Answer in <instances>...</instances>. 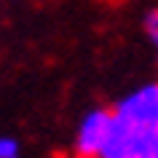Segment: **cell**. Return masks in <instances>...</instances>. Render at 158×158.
Wrapping results in <instances>:
<instances>
[{
    "label": "cell",
    "instance_id": "obj_1",
    "mask_svg": "<svg viewBox=\"0 0 158 158\" xmlns=\"http://www.w3.org/2000/svg\"><path fill=\"white\" fill-rule=\"evenodd\" d=\"M97 158H158V126L131 123L113 113V129Z\"/></svg>",
    "mask_w": 158,
    "mask_h": 158
},
{
    "label": "cell",
    "instance_id": "obj_2",
    "mask_svg": "<svg viewBox=\"0 0 158 158\" xmlns=\"http://www.w3.org/2000/svg\"><path fill=\"white\" fill-rule=\"evenodd\" d=\"M113 129V110L97 107L81 121L78 139H75V158H97Z\"/></svg>",
    "mask_w": 158,
    "mask_h": 158
},
{
    "label": "cell",
    "instance_id": "obj_3",
    "mask_svg": "<svg viewBox=\"0 0 158 158\" xmlns=\"http://www.w3.org/2000/svg\"><path fill=\"white\" fill-rule=\"evenodd\" d=\"M115 115L142 126H158V83H148L131 91L115 105Z\"/></svg>",
    "mask_w": 158,
    "mask_h": 158
},
{
    "label": "cell",
    "instance_id": "obj_4",
    "mask_svg": "<svg viewBox=\"0 0 158 158\" xmlns=\"http://www.w3.org/2000/svg\"><path fill=\"white\" fill-rule=\"evenodd\" d=\"M142 24H145V35H148V40L158 46V8L148 11V14H145V22H142Z\"/></svg>",
    "mask_w": 158,
    "mask_h": 158
},
{
    "label": "cell",
    "instance_id": "obj_5",
    "mask_svg": "<svg viewBox=\"0 0 158 158\" xmlns=\"http://www.w3.org/2000/svg\"><path fill=\"white\" fill-rule=\"evenodd\" d=\"M0 158H22L19 156V145L11 137H0Z\"/></svg>",
    "mask_w": 158,
    "mask_h": 158
}]
</instances>
